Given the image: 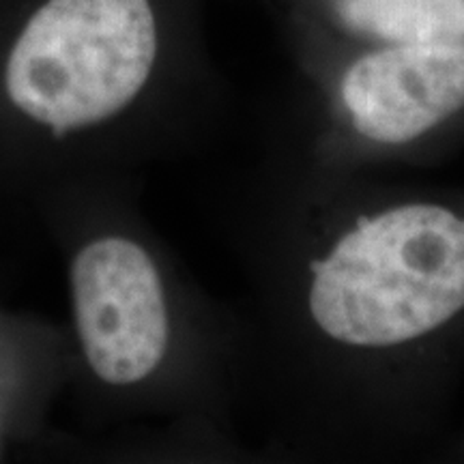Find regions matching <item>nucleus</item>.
Segmentation results:
<instances>
[{"label": "nucleus", "mask_w": 464, "mask_h": 464, "mask_svg": "<svg viewBox=\"0 0 464 464\" xmlns=\"http://www.w3.org/2000/svg\"><path fill=\"white\" fill-rule=\"evenodd\" d=\"M462 307L464 219L443 207L404 205L363 219L314 265L312 316L344 344H404Z\"/></svg>", "instance_id": "f257e3e1"}, {"label": "nucleus", "mask_w": 464, "mask_h": 464, "mask_svg": "<svg viewBox=\"0 0 464 464\" xmlns=\"http://www.w3.org/2000/svg\"><path fill=\"white\" fill-rule=\"evenodd\" d=\"M158 56L150 0H45L5 65L9 100L54 133L130 106Z\"/></svg>", "instance_id": "f03ea898"}, {"label": "nucleus", "mask_w": 464, "mask_h": 464, "mask_svg": "<svg viewBox=\"0 0 464 464\" xmlns=\"http://www.w3.org/2000/svg\"><path fill=\"white\" fill-rule=\"evenodd\" d=\"M75 318L86 359L112 385L142 381L168 342L164 290L153 260L136 243L108 237L72 266Z\"/></svg>", "instance_id": "7ed1b4c3"}, {"label": "nucleus", "mask_w": 464, "mask_h": 464, "mask_svg": "<svg viewBox=\"0 0 464 464\" xmlns=\"http://www.w3.org/2000/svg\"><path fill=\"white\" fill-rule=\"evenodd\" d=\"M342 97L362 136L415 140L464 106V39L400 44L359 58L344 75Z\"/></svg>", "instance_id": "20e7f679"}, {"label": "nucleus", "mask_w": 464, "mask_h": 464, "mask_svg": "<svg viewBox=\"0 0 464 464\" xmlns=\"http://www.w3.org/2000/svg\"><path fill=\"white\" fill-rule=\"evenodd\" d=\"M355 31L398 44L462 42L464 0H338Z\"/></svg>", "instance_id": "39448f33"}]
</instances>
